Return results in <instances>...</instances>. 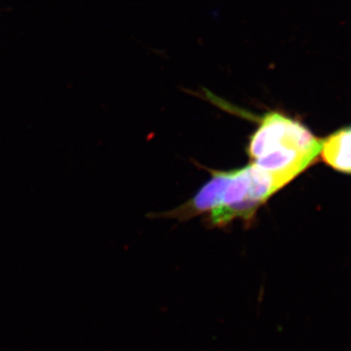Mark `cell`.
<instances>
[{
  "mask_svg": "<svg viewBox=\"0 0 351 351\" xmlns=\"http://www.w3.org/2000/svg\"><path fill=\"white\" fill-rule=\"evenodd\" d=\"M278 191L270 176L254 164L226 171L216 205L208 215L210 223L223 226L237 219L250 221Z\"/></svg>",
  "mask_w": 351,
  "mask_h": 351,
  "instance_id": "7a4b0ae2",
  "label": "cell"
},
{
  "mask_svg": "<svg viewBox=\"0 0 351 351\" xmlns=\"http://www.w3.org/2000/svg\"><path fill=\"white\" fill-rule=\"evenodd\" d=\"M320 154L332 169L351 174V126L339 129L321 142Z\"/></svg>",
  "mask_w": 351,
  "mask_h": 351,
  "instance_id": "3957f363",
  "label": "cell"
},
{
  "mask_svg": "<svg viewBox=\"0 0 351 351\" xmlns=\"http://www.w3.org/2000/svg\"><path fill=\"white\" fill-rule=\"evenodd\" d=\"M320 151L321 141L306 126L279 112L260 117L247 147L251 163L270 176L278 189L309 167Z\"/></svg>",
  "mask_w": 351,
  "mask_h": 351,
  "instance_id": "6da1fadb",
  "label": "cell"
}]
</instances>
